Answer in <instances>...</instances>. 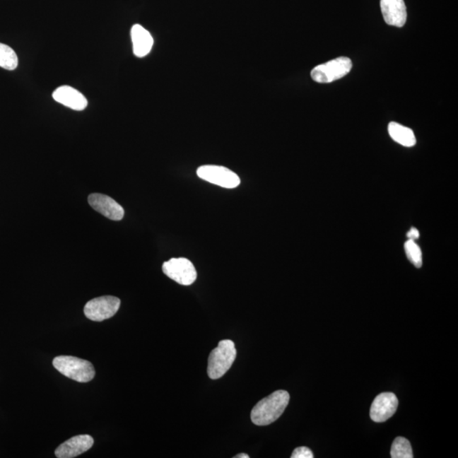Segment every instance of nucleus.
Masks as SVG:
<instances>
[{"label":"nucleus","instance_id":"10","mask_svg":"<svg viewBox=\"0 0 458 458\" xmlns=\"http://www.w3.org/2000/svg\"><path fill=\"white\" fill-rule=\"evenodd\" d=\"M93 442L95 441L90 435H76L59 445L54 454L58 458H74L88 451Z\"/></svg>","mask_w":458,"mask_h":458},{"label":"nucleus","instance_id":"2","mask_svg":"<svg viewBox=\"0 0 458 458\" xmlns=\"http://www.w3.org/2000/svg\"><path fill=\"white\" fill-rule=\"evenodd\" d=\"M236 356L235 343L230 339L221 341L208 358L207 373L210 379L218 380L223 377L235 363Z\"/></svg>","mask_w":458,"mask_h":458},{"label":"nucleus","instance_id":"12","mask_svg":"<svg viewBox=\"0 0 458 458\" xmlns=\"http://www.w3.org/2000/svg\"><path fill=\"white\" fill-rule=\"evenodd\" d=\"M53 98L58 103L74 110H83L88 105L86 98L70 86H61L55 89Z\"/></svg>","mask_w":458,"mask_h":458},{"label":"nucleus","instance_id":"4","mask_svg":"<svg viewBox=\"0 0 458 458\" xmlns=\"http://www.w3.org/2000/svg\"><path fill=\"white\" fill-rule=\"evenodd\" d=\"M351 68L352 62L349 58L338 57L313 68L311 76L317 83H329L349 74Z\"/></svg>","mask_w":458,"mask_h":458},{"label":"nucleus","instance_id":"1","mask_svg":"<svg viewBox=\"0 0 458 458\" xmlns=\"http://www.w3.org/2000/svg\"><path fill=\"white\" fill-rule=\"evenodd\" d=\"M290 401V394L286 390H277L262 399L253 407L250 418L258 426L269 425L283 413Z\"/></svg>","mask_w":458,"mask_h":458},{"label":"nucleus","instance_id":"11","mask_svg":"<svg viewBox=\"0 0 458 458\" xmlns=\"http://www.w3.org/2000/svg\"><path fill=\"white\" fill-rule=\"evenodd\" d=\"M380 7L386 23L397 28L405 25L407 13L404 0H380Z\"/></svg>","mask_w":458,"mask_h":458},{"label":"nucleus","instance_id":"6","mask_svg":"<svg viewBox=\"0 0 458 458\" xmlns=\"http://www.w3.org/2000/svg\"><path fill=\"white\" fill-rule=\"evenodd\" d=\"M163 273L181 286H191L197 278L193 263L186 258H172L164 262Z\"/></svg>","mask_w":458,"mask_h":458},{"label":"nucleus","instance_id":"15","mask_svg":"<svg viewBox=\"0 0 458 458\" xmlns=\"http://www.w3.org/2000/svg\"><path fill=\"white\" fill-rule=\"evenodd\" d=\"M17 66H18V57H17L14 49L10 46L0 44V67L13 71Z\"/></svg>","mask_w":458,"mask_h":458},{"label":"nucleus","instance_id":"7","mask_svg":"<svg viewBox=\"0 0 458 458\" xmlns=\"http://www.w3.org/2000/svg\"><path fill=\"white\" fill-rule=\"evenodd\" d=\"M197 175L203 180L226 189H235L240 184V178L236 173L221 165H202L198 168Z\"/></svg>","mask_w":458,"mask_h":458},{"label":"nucleus","instance_id":"19","mask_svg":"<svg viewBox=\"0 0 458 458\" xmlns=\"http://www.w3.org/2000/svg\"><path fill=\"white\" fill-rule=\"evenodd\" d=\"M406 237L411 240H418L419 237V232L418 229L415 228H411V230L406 233Z\"/></svg>","mask_w":458,"mask_h":458},{"label":"nucleus","instance_id":"9","mask_svg":"<svg viewBox=\"0 0 458 458\" xmlns=\"http://www.w3.org/2000/svg\"><path fill=\"white\" fill-rule=\"evenodd\" d=\"M88 203L96 211L110 220L120 221L124 216V210L112 198L102 194H92L88 196Z\"/></svg>","mask_w":458,"mask_h":458},{"label":"nucleus","instance_id":"14","mask_svg":"<svg viewBox=\"0 0 458 458\" xmlns=\"http://www.w3.org/2000/svg\"><path fill=\"white\" fill-rule=\"evenodd\" d=\"M389 134L390 137L398 143L405 147H413L415 146L416 140L413 131L406 127L399 124L397 122H390L388 127Z\"/></svg>","mask_w":458,"mask_h":458},{"label":"nucleus","instance_id":"17","mask_svg":"<svg viewBox=\"0 0 458 458\" xmlns=\"http://www.w3.org/2000/svg\"><path fill=\"white\" fill-rule=\"evenodd\" d=\"M404 248L406 257L409 258L411 264L420 269L423 265L422 252L415 240H407L405 243Z\"/></svg>","mask_w":458,"mask_h":458},{"label":"nucleus","instance_id":"18","mask_svg":"<svg viewBox=\"0 0 458 458\" xmlns=\"http://www.w3.org/2000/svg\"><path fill=\"white\" fill-rule=\"evenodd\" d=\"M313 453L308 447H301L295 449L291 458H313Z\"/></svg>","mask_w":458,"mask_h":458},{"label":"nucleus","instance_id":"16","mask_svg":"<svg viewBox=\"0 0 458 458\" xmlns=\"http://www.w3.org/2000/svg\"><path fill=\"white\" fill-rule=\"evenodd\" d=\"M390 455L392 458H413V449L409 440L404 437H397L392 444Z\"/></svg>","mask_w":458,"mask_h":458},{"label":"nucleus","instance_id":"20","mask_svg":"<svg viewBox=\"0 0 458 458\" xmlns=\"http://www.w3.org/2000/svg\"><path fill=\"white\" fill-rule=\"evenodd\" d=\"M249 456L247 455V454H245V453L237 454V455L235 457V458H249Z\"/></svg>","mask_w":458,"mask_h":458},{"label":"nucleus","instance_id":"5","mask_svg":"<svg viewBox=\"0 0 458 458\" xmlns=\"http://www.w3.org/2000/svg\"><path fill=\"white\" fill-rule=\"evenodd\" d=\"M121 300L114 296H101L85 305L84 314L88 319L102 322L112 317L120 308Z\"/></svg>","mask_w":458,"mask_h":458},{"label":"nucleus","instance_id":"3","mask_svg":"<svg viewBox=\"0 0 458 458\" xmlns=\"http://www.w3.org/2000/svg\"><path fill=\"white\" fill-rule=\"evenodd\" d=\"M53 366L61 375L80 383H87L95 376V369L91 363L75 356H57L53 360Z\"/></svg>","mask_w":458,"mask_h":458},{"label":"nucleus","instance_id":"8","mask_svg":"<svg viewBox=\"0 0 458 458\" xmlns=\"http://www.w3.org/2000/svg\"><path fill=\"white\" fill-rule=\"evenodd\" d=\"M397 407L398 399L396 394L390 392L380 394L372 403L370 417L376 423L387 421L396 413Z\"/></svg>","mask_w":458,"mask_h":458},{"label":"nucleus","instance_id":"13","mask_svg":"<svg viewBox=\"0 0 458 458\" xmlns=\"http://www.w3.org/2000/svg\"><path fill=\"white\" fill-rule=\"evenodd\" d=\"M131 37L136 57L142 58L150 54L154 40L146 28L139 24L134 25L131 30Z\"/></svg>","mask_w":458,"mask_h":458}]
</instances>
